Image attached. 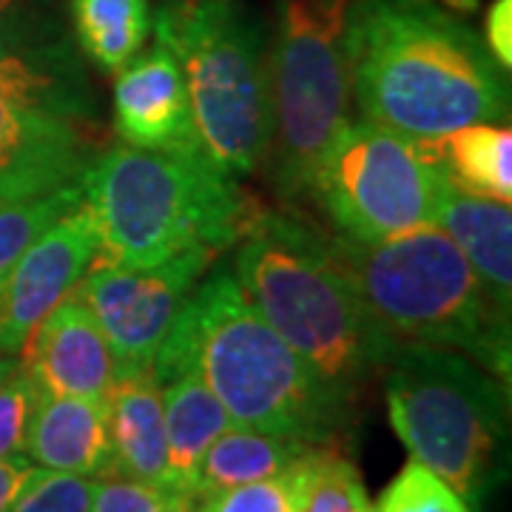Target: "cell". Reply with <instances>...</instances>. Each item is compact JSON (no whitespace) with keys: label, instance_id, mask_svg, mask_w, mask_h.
I'll list each match as a JSON object with an SVG mask.
<instances>
[{"label":"cell","instance_id":"obj_19","mask_svg":"<svg viewBox=\"0 0 512 512\" xmlns=\"http://www.w3.org/2000/svg\"><path fill=\"white\" fill-rule=\"evenodd\" d=\"M168 490L191 495L205 450L225 430L237 427L214 390L197 373H180L163 384Z\"/></svg>","mask_w":512,"mask_h":512},{"label":"cell","instance_id":"obj_30","mask_svg":"<svg viewBox=\"0 0 512 512\" xmlns=\"http://www.w3.org/2000/svg\"><path fill=\"white\" fill-rule=\"evenodd\" d=\"M484 43L495 63L510 72L512 66V0H495L484 20Z\"/></svg>","mask_w":512,"mask_h":512},{"label":"cell","instance_id":"obj_23","mask_svg":"<svg viewBox=\"0 0 512 512\" xmlns=\"http://www.w3.org/2000/svg\"><path fill=\"white\" fill-rule=\"evenodd\" d=\"M296 512H373L359 467L339 444H311L288 467Z\"/></svg>","mask_w":512,"mask_h":512},{"label":"cell","instance_id":"obj_25","mask_svg":"<svg viewBox=\"0 0 512 512\" xmlns=\"http://www.w3.org/2000/svg\"><path fill=\"white\" fill-rule=\"evenodd\" d=\"M373 512H470V504L416 458L384 487Z\"/></svg>","mask_w":512,"mask_h":512},{"label":"cell","instance_id":"obj_22","mask_svg":"<svg viewBox=\"0 0 512 512\" xmlns=\"http://www.w3.org/2000/svg\"><path fill=\"white\" fill-rule=\"evenodd\" d=\"M72 20L83 55L109 74L126 69L151 35L148 0H72Z\"/></svg>","mask_w":512,"mask_h":512},{"label":"cell","instance_id":"obj_5","mask_svg":"<svg viewBox=\"0 0 512 512\" xmlns=\"http://www.w3.org/2000/svg\"><path fill=\"white\" fill-rule=\"evenodd\" d=\"M330 242L390 339L467 353L510 382V313L495 305L439 225L382 242L339 234Z\"/></svg>","mask_w":512,"mask_h":512},{"label":"cell","instance_id":"obj_1","mask_svg":"<svg viewBox=\"0 0 512 512\" xmlns=\"http://www.w3.org/2000/svg\"><path fill=\"white\" fill-rule=\"evenodd\" d=\"M345 52L362 117L416 143L510 117V72L436 0L350 3Z\"/></svg>","mask_w":512,"mask_h":512},{"label":"cell","instance_id":"obj_18","mask_svg":"<svg viewBox=\"0 0 512 512\" xmlns=\"http://www.w3.org/2000/svg\"><path fill=\"white\" fill-rule=\"evenodd\" d=\"M436 225L456 242L481 285L501 311L512 308V211L510 202L467 194L444 183Z\"/></svg>","mask_w":512,"mask_h":512},{"label":"cell","instance_id":"obj_32","mask_svg":"<svg viewBox=\"0 0 512 512\" xmlns=\"http://www.w3.org/2000/svg\"><path fill=\"white\" fill-rule=\"evenodd\" d=\"M35 3H46V0H0V12H15V9H26Z\"/></svg>","mask_w":512,"mask_h":512},{"label":"cell","instance_id":"obj_20","mask_svg":"<svg viewBox=\"0 0 512 512\" xmlns=\"http://www.w3.org/2000/svg\"><path fill=\"white\" fill-rule=\"evenodd\" d=\"M444 180L467 194L512 200V131L501 123H470L436 140H421Z\"/></svg>","mask_w":512,"mask_h":512},{"label":"cell","instance_id":"obj_15","mask_svg":"<svg viewBox=\"0 0 512 512\" xmlns=\"http://www.w3.org/2000/svg\"><path fill=\"white\" fill-rule=\"evenodd\" d=\"M20 365L40 393L106 402L117 362L94 313L69 293L26 339Z\"/></svg>","mask_w":512,"mask_h":512},{"label":"cell","instance_id":"obj_34","mask_svg":"<svg viewBox=\"0 0 512 512\" xmlns=\"http://www.w3.org/2000/svg\"><path fill=\"white\" fill-rule=\"evenodd\" d=\"M177 512H202V510H200V501L188 495V501H185L183 507H180V510H177Z\"/></svg>","mask_w":512,"mask_h":512},{"label":"cell","instance_id":"obj_2","mask_svg":"<svg viewBox=\"0 0 512 512\" xmlns=\"http://www.w3.org/2000/svg\"><path fill=\"white\" fill-rule=\"evenodd\" d=\"M197 373L237 427L339 444L350 421L348 399L276 333L239 288L231 268L200 279L154 356L160 384Z\"/></svg>","mask_w":512,"mask_h":512},{"label":"cell","instance_id":"obj_10","mask_svg":"<svg viewBox=\"0 0 512 512\" xmlns=\"http://www.w3.org/2000/svg\"><path fill=\"white\" fill-rule=\"evenodd\" d=\"M214 251L194 248L154 268H126L97 256L74 296L94 313L109 339L117 373L148 370L183 311L185 299L197 288Z\"/></svg>","mask_w":512,"mask_h":512},{"label":"cell","instance_id":"obj_31","mask_svg":"<svg viewBox=\"0 0 512 512\" xmlns=\"http://www.w3.org/2000/svg\"><path fill=\"white\" fill-rule=\"evenodd\" d=\"M32 461L26 456H12V458H0V512L9 510L12 498L18 495V490L23 487V481L32 473Z\"/></svg>","mask_w":512,"mask_h":512},{"label":"cell","instance_id":"obj_7","mask_svg":"<svg viewBox=\"0 0 512 512\" xmlns=\"http://www.w3.org/2000/svg\"><path fill=\"white\" fill-rule=\"evenodd\" d=\"M151 29L180 63L208 157L254 174L271 143L262 23L242 0H160Z\"/></svg>","mask_w":512,"mask_h":512},{"label":"cell","instance_id":"obj_17","mask_svg":"<svg viewBox=\"0 0 512 512\" xmlns=\"http://www.w3.org/2000/svg\"><path fill=\"white\" fill-rule=\"evenodd\" d=\"M109 439L114 476L168 490L163 384L148 370L117 373L109 399Z\"/></svg>","mask_w":512,"mask_h":512},{"label":"cell","instance_id":"obj_3","mask_svg":"<svg viewBox=\"0 0 512 512\" xmlns=\"http://www.w3.org/2000/svg\"><path fill=\"white\" fill-rule=\"evenodd\" d=\"M231 271L262 319L345 396L399 345L370 316L333 242L291 214L256 211Z\"/></svg>","mask_w":512,"mask_h":512},{"label":"cell","instance_id":"obj_29","mask_svg":"<svg viewBox=\"0 0 512 512\" xmlns=\"http://www.w3.org/2000/svg\"><path fill=\"white\" fill-rule=\"evenodd\" d=\"M202 512H296V498L288 481V470L282 476L239 484L231 490L200 498Z\"/></svg>","mask_w":512,"mask_h":512},{"label":"cell","instance_id":"obj_8","mask_svg":"<svg viewBox=\"0 0 512 512\" xmlns=\"http://www.w3.org/2000/svg\"><path fill=\"white\" fill-rule=\"evenodd\" d=\"M350 0H282L268 74L271 177L288 200L311 191L313 174L348 126L345 52Z\"/></svg>","mask_w":512,"mask_h":512},{"label":"cell","instance_id":"obj_14","mask_svg":"<svg viewBox=\"0 0 512 512\" xmlns=\"http://www.w3.org/2000/svg\"><path fill=\"white\" fill-rule=\"evenodd\" d=\"M114 131L126 146L163 154H208L174 55L154 40L117 72Z\"/></svg>","mask_w":512,"mask_h":512},{"label":"cell","instance_id":"obj_28","mask_svg":"<svg viewBox=\"0 0 512 512\" xmlns=\"http://www.w3.org/2000/svg\"><path fill=\"white\" fill-rule=\"evenodd\" d=\"M188 495L134 478L109 476L94 484L92 512H177Z\"/></svg>","mask_w":512,"mask_h":512},{"label":"cell","instance_id":"obj_26","mask_svg":"<svg viewBox=\"0 0 512 512\" xmlns=\"http://www.w3.org/2000/svg\"><path fill=\"white\" fill-rule=\"evenodd\" d=\"M97 478L32 467L6 512H92Z\"/></svg>","mask_w":512,"mask_h":512},{"label":"cell","instance_id":"obj_16","mask_svg":"<svg viewBox=\"0 0 512 512\" xmlns=\"http://www.w3.org/2000/svg\"><path fill=\"white\" fill-rule=\"evenodd\" d=\"M26 458L57 473L86 478L114 476L109 439V404L37 390L26 433Z\"/></svg>","mask_w":512,"mask_h":512},{"label":"cell","instance_id":"obj_24","mask_svg":"<svg viewBox=\"0 0 512 512\" xmlns=\"http://www.w3.org/2000/svg\"><path fill=\"white\" fill-rule=\"evenodd\" d=\"M80 202H83V191L77 180L49 194L0 205V285L6 282L20 256L26 254V248Z\"/></svg>","mask_w":512,"mask_h":512},{"label":"cell","instance_id":"obj_33","mask_svg":"<svg viewBox=\"0 0 512 512\" xmlns=\"http://www.w3.org/2000/svg\"><path fill=\"white\" fill-rule=\"evenodd\" d=\"M20 362V356H0V379L12 370V367L18 365Z\"/></svg>","mask_w":512,"mask_h":512},{"label":"cell","instance_id":"obj_13","mask_svg":"<svg viewBox=\"0 0 512 512\" xmlns=\"http://www.w3.org/2000/svg\"><path fill=\"white\" fill-rule=\"evenodd\" d=\"M89 160L74 120L0 92V205L77 183Z\"/></svg>","mask_w":512,"mask_h":512},{"label":"cell","instance_id":"obj_4","mask_svg":"<svg viewBox=\"0 0 512 512\" xmlns=\"http://www.w3.org/2000/svg\"><path fill=\"white\" fill-rule=\"evenodd\" d=\"M100 254L126 268H154L174 256L234 248L254 217L237 177L208 154H163L114 146L80 174Z\"/></svg>","mask_w":512,"mask_h":512},{"label":"cell","instance_id":"obj_6","mask_svg":"<svg viewBox=\"0 0 512 512\" xmlns=\"http://www.w3.org/2000/svg\"><path fill=\"white\" fill-rule=\"evenodd\" d=\"M382 370L387 416L407 453L478 504L507 450V384L467 353L413 342H399Z\"/></svg>","mask_w":512,"mask_h":512},{"label":"cell","instance_id":"obj_11","mask_svg":"<svg viewBox=\"0 0 512 512\" xmlns=\"http://www.w3.org/2000/svg\"><path fill=\"white\" fill-rule=\"evenodd\" d=\"M97 254L100 239L83 202L26 248L0 285V356H20L32 330L77 288Z\"/></svg>","mask_w":512,"mask_h":512},{"label":"cell","instance_id":"obj_21","mask_svg":"<svg viewBox=\"0 0 512 512\" xmlns=\"http://www.w3.org/2000/svg\"><path fill=\"white\" fill-rule=\"evenodd\" d=\"M311 444L285 436H271L248 427H231L205 450L191 498H208V495L231 490L239 484H254L265 478L282 476L296 458L302 456Z\"/></svg>","mask_w":512,"mask_h":512},{"label":"cell","instance_id":"obj_9","mask_svg":"<svg viewBox=\"0 0 512 512\" xmlns=\"http://www.w3.org/2000/svg\"><path fill=\"white\" fill-rule=\"evenodd\" d=\"M444 183L421 143L359 120L336 134L308 194L339 237L382 242L436 225Z\"/></svg>","mask_w":512,"mask_h":512},{"label":"cell","instance_id":"obj_27","mask_svg":"<svg viewBox=\"0 0 512 512\" xmlns=\"http://www.w3.org/2000/svg\"><path fill=\"white\" fill-rule=\"evenodd\" d=\"M35 402L37 384L18 362L0 379V458L26 456V433Z\"/></svg>","mask_w":512,"mask_h":512},{"label":"cell","instance_id":"obj_12","mask_svg":"<svg viewBox=\"0 0 512 512\" xmlns=\"http://www.w3.org/2000/svg\"><path fill=\"white\" fill-rule=\"evenodd\" d=\"M0 92L74 123L94 117V92L72 40L23 9L0 12Z\"/></svg>","mask_w":512,"mask_h":512}]
</instances>
